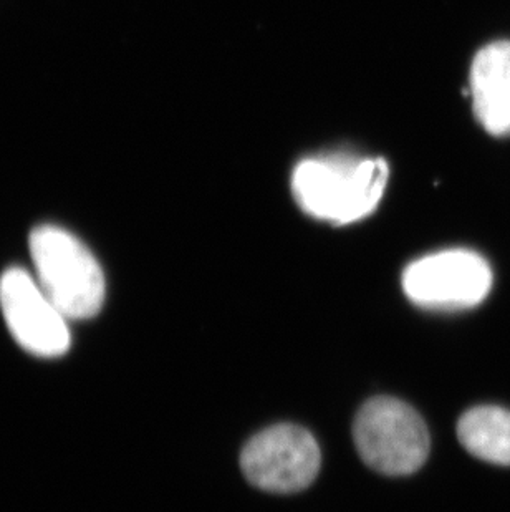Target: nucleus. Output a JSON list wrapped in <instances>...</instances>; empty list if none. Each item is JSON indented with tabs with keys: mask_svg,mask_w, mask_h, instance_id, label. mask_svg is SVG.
Returning a JSON list of instances; mask_svg holds the SVG:
<instances>
[{
	"mask_svg": "<svg viewBox=\"0 0 510 512\" xmlns=\"http://www.w3.org/2000/svg\"><path fill=\"white\" fill-rule=\"evenodd\" d=\"M472 107L481 125L496 136L510 133V42L479 50L471 68Z\"/></svg>",
	"mask_w": 510,
	"mask_h": 512,
	"instance_id": "nucleus-7",
	"label": "nucleus"
},
{
	"mask_svg": "<svg viewBox=\"0 0 510 512\" xmlns=\"http://www.w3.org/2000/svg\"><path fill=\"white\" fill-rule=\"evenodd\" d=\"M30 254L37 282L67 319L100 312L105 300L102 267L77 237L57 226H40L30 234Z\"/></svg>",
	"mask_w": 510,
	"mask_h": 512,
	"instance_id": "nucleus-2",
	"label": "nucleus"
},
{
	"mask_svg": "<svg viewBox=\"0 0 510 512\" xmlns=\"http://www.w3.org/2000/svg\"><path fill=\"white\" fill-rule=\"evenodd\" d=\"M492 287L484 257L466 249H449L411 262L403 289L413 304L429 310H466L481 304Z\"/></svg>",
	"mask_w": 510,
	"mask_h": 512,
	"instance_id": "nucleus-4",
	"label": "nucleus"
},
{
	"mask_svg": "<svg viewBox=\"0 0 510 512\" xmlns=\"http://www.w3.org/2000/svg\"><path fill=\"white\" fill-rule=\"evenodd\" d=\"M320 448L312 433L295 425H275L255 435L242 450L246 478L269 493L290 494L313 483Z\"/></svg>",
	"mask_w": 510,
	"mask_h": 512,
	"instance_id": "nucleus-5",
	"label": "nucleus"
},
{
	"mask_svg": "<svg viewBox=\"0 0 510 512\" xmlns=\"http://www.w3.org/2000/svg\"><path fill=\"white\" fill-rule=\"evenodd\" d=\"M0 307L10 332L27 352L39 357L67 352V317L24 269L12 267L0 277Z\"/></svg>",
	"mask_w": 510,
	"mask_h": 512,
	"instance_id": "nucleus-6",
	"label": "nucleus"
},
{
	"mask_svg": "<svg viewBox=\"0 0 510 512\" xmlns=\"http://www.w3.org/2000/svg\"><path fill=\"white\" fill-rule=\"evenodd\" d=\"M458 436L476 458L510 466V411L499 406H476L461 416Z\"/></svg>",
	"mask_w": 510,
	"mask_h": 512,
	"instance_id": "nucleus-8",
	"label": "nucleus"
},
{
	"mask_svg": "<svg viewBox=\"0 0 510 512\" xmlns=\"http://www.w3.org/2000/svg\"><path fill=\"white\" fill-rule=\"evenodd\" d=\"M361 459L371 469L405 476L423 466L429 455V433L418 411L398 398H371L353 425Z\"/></svg>",
	"mask_w": 510,
	"mask_h": 512,
	"instance_id": "nucleus-3",
	"label": "nucleus"
},
{
	"mask_svg": "<svg viewBox=\"0 0 510 512\" xmlns=\"http://www.w3.org/2000/svg\"><path fill=\"white\" fill-rule=\"evenodd\" d=\"M388 178L390 166L383 158L320 156L300 161L292 174V193L312 218L340 226L368 218Z\"/></svg>",
	"mask_w": 510,
	"mask_h": 512,
	"instance_id": "nucleus-1",
	"label": "nucleus"
}]
</instances>
